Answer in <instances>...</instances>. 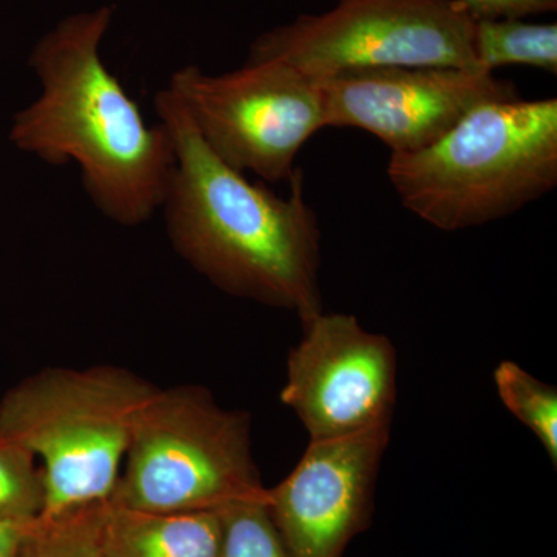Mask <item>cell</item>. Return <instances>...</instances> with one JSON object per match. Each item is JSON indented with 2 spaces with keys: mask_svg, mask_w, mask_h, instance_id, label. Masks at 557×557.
<instances>
[{
  "mask_svg": "<svg viewBox=\"0 0 557 557\" xmlns=\"http://www.w3.org/2000/svg\"><path fill=\"white\" fill-rule=\"evenodd\" d=\"M474 57L482 72L528 65L557 75V25L525 17L475 20Z\"/></svg>",
  "mask_w": 557,
  "mask_h": 557,
  "instance_id": "obj_12",
  "label": "cell"
},
{
  "mask_svg": "<svg viewBox=\"0 0 557 557\" xmlns=\"http://www.w3.org/2000/svg\"><path fill=\"white\" fill-rule=\"evenodd\" d=\"M102 533L115 557H219L222 515L145 512L101 504Z\"/></svg>",
  "mask_w": 557,
  "mask_h": 557,
  "instance_id": "obj_11",
  "label": "cell"
},
{
  "mask_svg": "<svg viewBox=\"0 0 557 557\" xmlns=\"http://www.w3.org/2000/svg\"><path fill=\"white\" fill-rule=\"evenodd\" d=\"M319 81L327 127L369 132L392 153L434 145L479 106L520 98L511 81L463 69H362Z\"/></svg>",
  "mask_w": 557,
  "mask_h": 557,
  "instance_id": "obj_9",
  "label": "cell"
},
{
  "mask_svg": "<svg viewBox=\"0 0 557 557\" xmlns=\"http://www.w3.org/2000/svg\"><path fill=\"white\" fill-rule=\"evenodd\" d=\"M244 500H269L248 413L222 408L203 387H157L139 413L109 504L166 515Z\"/></svg>",
  "mask_w": 557,
  "mask_h": 557,
  "instance_id": "obj_5",
  "label": "cell"
},
{
  "mask_svg": "<svg viewBox=\"0 0 557 557\" xmlns=\"http://www.w3.org/2000/svg\"><path fill=\"white\" fill-rule=\"evenodd\" d=\"M156 391L129 370L95 366L42 370L3 395L0 434L42 460L40 518L109 500Z\"/></svg>",
  "mask_w": 557,
  "mask_h": 557,
  "instance_id": "obj_4",
  "label": "cell"
},
{
  "mask_svg": "<svg viewBox=\"0 0 557 557\" xmlns=\"http://www.w3.org/2000/svg\"><path fill=\"white\" fill-rule=\"evenodd\" d=\"M16 557H115L102 533L101 504L35 520Z\"/></svg>",
  "mask_w": 557,
  "mask_h": 557,
  "instance_id": "obj_13",
  "label": "cell"
},
{
  "mask_svg": "<svg viewBox=\"0 0 557 557\" xmlns=\"http://www.w3.org/2000/svg\"><path fill=\"white\" fill-rule=\"evenodd\" d=\"M168 89L215 156L267 183L288 182L299 150L325 124L321 81L276 60L222 75L177 70Z\"/></svg>",
  "mask_w": 557,
  "mask_h": 557,
  "instance_id": "obj_7",
  "label": "cell"
},
{
  "mask_svg": "<svg viewBox=\"0 0 557 557\" xmlns=\"http://www.w3.org/2000/svg\"><path fill=\"white\" fill-rule=\"evenodd\" d=\"M392 423L310 440L299 463L269 490V509L292 557H344L372 520L381 460Z\"/></svg>",
  "mask_w": 557,
  "mask_h": 557,
  "instance_id": "obj_10",
  "label": "cell"
},
{
  "mask_svg": "<svg viewBox=\"0 0 557 557\" xmlns=\"http://www.w3.org/2000/svg\"><path fill=\"white\" fill-rule=\"evenodd\" d=\"M475 16L460 0H338L263 33L249 61L276 60L324 79L351 70H479Z\"/></svg>",
  "mask_w": 557,
  "mask_h": 557,
  "instance_id": "obj_6",
  "label": "cell"
},
{
  "mask_svg": "<svg viewBox=\"0 0 557 557\" xmlns=\"http://www.w3.org/2000/svg\"><path fill=\"white\" fill-rule=\"evenodd\" d=\"M32 523H28V525L0 523V557H16L22 537H24L25 531Z\"/></svg>",
  "mask_w": 557,
  "mask_h": 557,
  "instance_id": "obj_18",
  "label": "cell"
},
{
  "mask_svg": "<svg viewBox=\"0 0 557 557\" xmlns=\"http://www.w3.org/2000/svg\"><path fill=\"white\" fill-rule=\"evenodd\" d=\"M498 397L520 423L536 435L553 465L557 463V391L534 379L515 361L494 370Z\"/></svg>",
  "mask_w": 557,
  "mask_h": 557,
  "instance_id": "obj_14",
  "label": "cell"
},
{
  "mask_svg": "<svg viewBox=\"0 0 557 557\" xmlns=\"http://www.w3.org/2000/svg\"><path fill=\"white\" fill-rule=\"evenodd\" d=\"M30 450L0 434V523L28 525L42 515V469Z\"/></svg>",
  "mask_w": 557,
  "mask_h": 557,
  "instance_id": "obj_15",
  "label": "cell"
},
{
  "mask_svg": "<svg viewBox=\"0 0 557 557\" xmlns=\"http://www.w3.org/2000/svg\"><path fill=\"white\" fill-rule=\"evenodd\" d=\"M112 16L110 7L72 14L39 40L30 67L40 94L14 115L10 139L51 166L75 163L98 211L138 226L163 205L174 143L163 123L149 126L102 61Z\"/></svg>",
  "mask_w": 557,
  "mask_h": 557,
  "instance_id": "obj_2",
  "label": "cell"
},
{
  "mask_svg": "<svg viewBox=\"0 0 557 557\" xmlns=\"http://www.w3.org/2000/svg\"><path fill=\"white\" fill-rule=\"evenodd\" d=\"M222 545L219 557H292L282 541L269 500H244L220 509Z\"/></svg>",
  "mask_w": 557,
  "mask_h": 557,
  "instance_id": "obj_16",
  "label": "cell"
},
{
  "mask_svg": "<svg viewBox=\"0 0 557 557\" xmlns=\"http://www.w3.org/2000/svg\"><path fill=\"white\" fill-rule=\"evenodd\" d=\"M175 164L161 211L175 251L215 287L295 311L300 322L322 310L321 230L307 203L304 172L287 197L249 182L212 152L170 89L156 95Z\"/></svg>",
  "mask_w": 557,
  "mask_h": 557,
  "instance_id": "obj_1",
  "label": "cell"
},
{
  "mask_svg": "<svg viewBox=\"0 0 557 557\" xmlns=\"http://www.w3.org/2000/svg\"><path fill=\"white\" fill-rule=\"evenodd\" d=\"M387 177L405 208L435 228L508 218L557 186V100L479 106L434 145L391 153Z\"/></svg>",
  "mask_w": 557,
  "mask_h": 557,
  "instance_id": "obj_3",
  "label": "cell"
},
{
  "mask_svg": "<svg viewBox=\"0 0 557 557\" xmlns=\"http://www.w3.org/2000/svg\"><path fill=\"white\" fill-rule=\"evenodd\" d=\"M460 2L468 7L475 20L528 17L557 10V0H460Z\"/></svg>",
  "mask_w": 557,
  "mask_h": 557,
  "instance_id": "obj_17",
  "label": "cell"
},
{
  "mask_svg": "<svg viewBox=\"0 0 557 557\" xmlns=\"http://www.w3.org/2000/svg\"><path fill=\"white\" fill-rule=\"evenodd\" d=\"M289 350L281 399L310 440L347 437L391 424L397 399V351L357 317L321 313L304 322Z\"/></svg>",
  "mask_w": 557,
  "mask_h": 557,
  "instance_id": "obj_8",
  "label": "cell"
}]
</instances>
